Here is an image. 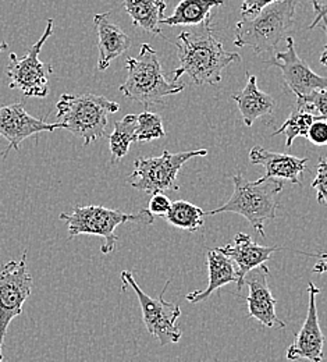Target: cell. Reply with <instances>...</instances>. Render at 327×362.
<instances>
[{
    "instance_id": "obj_19",
    "label": "cell",
    "mask_w": 327,
    "mask_h": 362,
    "mask_svg": "<svg viewBox=\"0 0 327 362\" xmlns=\"http://www.w3.org/2000/svg\"><path fill=\"white\" fill-rule=\"evenodd\" d=\"M208 271H209V284L205 290H196L187 294V301L191 304H198L209 298L220 287L237 283V271L235 265L230 258L219 252L216 248L210 250L206 257Z\"/></svg>"
},
{
    "instance_id": "obj_15",
    "label": "cell",
    "mask_w": 327,
    "mask_h": 362,
    "mask_svg": "<svg viewBox=\"0 0 327 362\" xmlns=\"http://www.w3.org/2000/svg\"><path fill=\"white\" fill-rule=\"evenodd\" d=\"M216 250L233 261L235 271H237V290L238 291L242 290L245 277L249 272L259 268L266 261H269L275 252L281 251L280 247L259 245L258 243H255L252 240L251 235H248L245 233H238L234 237L232 244L219 247Z\"/></svg>"
},
{
    "instance_id": "obj_11",
    "label": "cell",
    "mask_w": 327,
    "mask_h": 362,
    "mask_svg": "<svg viewBox=\"0 0 327 362\" xmlns=\"http://www.w3.org/2000/svg\"><path fill=\"white\" fill-rule=\"evenodd\" d=\"M287 47L278 52L268 64L280 69L284 84L297 95V99H304L314 90L327 88V77L316 74L305 60H302L295 49L294 38L287 37Z\"/></svg>"
},
{
    "instance_id": "obj_10",
    "label": "cell",
    "mask_w": 327,
    "mask_h": 362,
    "mask_svg": "<svg viewBox=\"0 0 327 362\" xmlns=\"http://www.w3.org/2000/svg\"><path fill=\"white\" fill-rule=\"evenodd\" d=\"M34 279L27 267V251L20 261H8L0 267V362L3 344L11 320L23 314V307L32 290Z\"/></svg>"
},
{
    "instance_id": "obj_1",
    "label": "cell",
    "mask_w": 327,
    "mask_h": 362,
    "mask_svg": "<svg viewBox=\"0 0 327 362\" xmlns=\"http://www.w3.org/2000/svg\"><path fill=\"white\" fill-rule=\"evenodd\" d=\"M210 21L212 17L179 35L176 46L180 66L173 73L174 83L187 74L198 87L218 84L226 67L241 62L238 53L227 50L218 40Z\"/></svg>"
},
{
    "instance_id": "obj_28",
    "label": "cell",
    "mask_w": 327,
    "mask_h": 362,
    "mask_svg": "<svg viewBox=\"0 0 327 362\" xmlns=\"http://www.w3.org/2000/svg\"><path fill=\"white\" fill-rule=\"evenodd\" d=\"M307 138L314 144V145H318V146H323L327 145V119L325 117H318L309 132H308V136Z\"/></svg>"
},
{
    "instance_id": "obj_35",
    "label": "cell",
    "mask_w": 327,
    "mask_h": 362,
    "mask_svg": "<svg viewBox=\"0 0 327 362\" xmlns=\"http://www.w3.org/2000/svg\"><path fill=\"white\" fill-rule=\"evenodd\" d=\"M235 362H248V361H235Z\"/></svg>"
},
{
    "instance_id": "obj_32",
    "label": "cell",
    "mask_w": 327,
    "mask_h": 362,
    "mask_svg": "<svg viewBox=\"0 0 327 362\" xmlns=\"http://www.w3.org/2000/svg\"><path fill=\"white\" fill-rule=\"evenodd\" d=\"M316 257H319V261H318V264L314 267L312 272H314V273H326L327 252H323V254H318Z\"/></svg>"
},
{
    "instance_id": "obj_17",
    "label": "cell",
    "mask_w": 327,
    "mask_h": 362,
    "mask_svg": "<svg viewBox=\"0 0 327 362\" xmlns=\"http://www.w3.org/2000/svg\"><path fill=\"white\" fill-rule=\"evenodd\" d=\"M249 160L252 165H262L266 169V177L283 179L292 184H301L299 176L308 165V158L272 152L259 145L249 151Z\"/></svg>"
},
{
    "instance_id": "obj_26",
    "label": "cell",
    "mask_w": 327,
    "mask_h": 362,
    "mask_svg": "<svg viewBox=\"0 0 327 362\" xmlns=\"http://www.w3.org/2000/svg\"><path fill=\"white\" fill-rule=\"evenodd\" d=\"M297 105L307 107L312 113L316 112V116L327 119V88L314 90L304 99H297Z\"/></svg>"
},
{
    "instance_id": "obj_4",
    "label": "cell",
    "mask_w": 327,
    "mask_h": 362,
    "mask_svg": "<svg viewBox=\"0 0 327 362\" xmlns=\"http://www.w3.org/2000/svg\"><path fill=\"white\" fill-rule=\"evenodd\" d=\"M299 1L279 0L252 17H242L235 25L234 45L251 47L256 54L275 49L291 30Z\"/></svg>"
},
{
    "instance_id": "obj_3",
    "label": "cell",
    "mask_w": 327,
    "mask_h": 362,
    "mask_svg": "<svg viewBox=\"0 0 327 362\" xmlns=\"http://www.w3.org/2000/svg\"><path fill=\"white\" fill-rule=\"evenodd\" d=\"M127 80L120 86V92L143 105L145 107L163 103V99L184 90L183 83H170L163 74L157 52L149 45L142 44L137 57L126 60Z\"/></svg>"
},
{
    "instance_id": "obj_5",
    "label": "cell",
    "mask_w": 327,
    "mask_h": 362,
    "mask_svg": "<svg viewBox=\"0 0 327 362\" xmlns=\"http://www.w3.org/2000/svg\"><path fill=\"white\" fill-rule=\"evenodd\" d=\"M56 109V119L60 120L63 129L83 138L84 145H90L105 136L109 115L119 112L120 106L100 95L63 93Z\"/></svg>"
},
{
    "instance_id": "obj_21",
    "label": "cell",
    "mask_w": 327,
    "mask_h": 362,
    "mask_svg": "<svg viewBox=\"0 0 327 362\" xmlns=\"http://www.w3.org/2000/svg\"><path fill=\"white\" fill-rule=\"evenodd\" d=\"M166 7L165 0H124V8L133 24L155 35H162L159 24L165 18Z\"/></svg>"
},
{
    "instance_id": "obj_12",
    "label": "cell",
    "mask_w": 327,
    "mask_h": 362,
    "mask_svg": "<svg viewBox=\"0 0 327 362\" xmlns=\"http://www.w3.org/2000/svg\"><path fill=\"white\" fill-rule=\"evenodd\" d=\"M57 129H63L61 123H47L44 119H37L25 112L24 103L17 102L0 107V136L7 139L8 146L1 153L3 158L8 155L11 149L18 151L20 144L30 136L40 133H53Z\"/></svg>"
},
{
    "instance_id": "obj_23",
    "label": "cell",
    "mask_w": 327,
    "mask_h": 362,
    "mask_svg": "<svg viewBox=\"0 0 327 362\" xmlns=\"http://www.w3.org/2000/svg\"><path fill=\"white\" fill-rule=\"evenodd\" d=\"M203 216L205 212L199 206L183 199L172 202V206L166 214V219L172 226L189 233H195L203 227Z\"/></svg>"
},
{
    "instance_id": "obj_9",
    "label": "cell",
    "mask_w": 327,
    "mask_h": 362,
    "mask_svg": "<svg viewBox=\"0 0 327 362\" xmlns=\"http://www.w3.org/2000/svg\"><path fill=\"white\" fill-rule=\"evenodd\" d=\"M52 34L53 20H47L45 33L23 59L16 53H10L6 70V74L10 78V90H20L28 98H47L49 77L53 74V67L50 63H42L40 60V54Z\"/></svg>"
},
{
    "instance_id": "obj_20",
    "label": "cell",
    "mask_w": 327,
    "mask_h": 362,
    "mask_svg": "<svg viewBox=\"0 0 327 362\" xmlns=\"http://www.w3.org/2000/svg\"><path fill=\"white\" fill-rule=\"evenodd\" d=\"M225 0H180L170 17H165L160 24L170 27H196L212 17V8L222 6Z\"/></svg>"
},
{
    "instance_id": "obj_30",
    "label": "cell",
    "mask_w": 327,
    "mask_h": 362,
    "mask_svg": "<svg viewBox=\"0 0 327 362\" xmlns=\"http://www.w3.org/2000/svg\"><path fill=\"white\" fill-rule=\"evenodd\" d=\"M276 1H279V0H242L241 16L242 17H252V16L258 14L266 6H269L272 3H276Z\"/></svg>"
},
{
    "instance_id": "obj_18",
    "label": "cell",
    "mask_w": 327,
    "mask_h": 362,
    "mask_svg": "<svg viewBox=\"0 0 327 362\" xmlns=\"http://www.w3.org/2000/svg\"><path fill=\"white\" fill-rule=\"evenodd\" d=\"M242 116V122L246 127H251L255 120L270 115L275 110V99L258 88L256 77L246 73V84L239 93L232 95Z\"/></svg>"
},
{
    "instance_id": "obj_8",
    "label": "cell",
    "mask_w": 327,
    "mask_h": 362,
    "mask_svg": "<svg viewBox=\"0 0 327 362\" xmlns=\"http://www.w3.org/2000/svg\"><path fill=\"white\" fill-rule=\"evenodd\" d=\"M121 280L124 284L123 290L129 284L137 294L138 301H140L141 311H142V319H143L145 327L149 332V334L156 337L159 340L160 346L179 343L183 333H182L180 327L176 325V322L182 315V308L177 304L165 301V298H163V296L170 284V280L166 281L162 293L156 298H152L143 290H141V287L136 281L134 274L131 272H121Z\"/></svg>"
},
{
    "instance_id": "obj_7",
    "label": "cell",
    "mask_w": 327,
    "mask_h": 362,
    "mask_svg": "<svg viewBox=\"0 0 327 362\" xmlns=\"http://www.w3.org/2000/svg\"><path fill=\"white\" fill-rule=\"evenodd\" d=\"M206 155V149H196L177 153L163 151L160 156L138 158L134 162V172L130 175L129 182L133 188L149 195L166 191H179L180 184L177 176L182 168L189 159Z\"/></svg>"
},
{
    "instance_id": "obj_33",
    "label": "cell",
    "mask_w": 327,
    "mask_h": 362,
    "mask_svg": "<svg viewBox=\"0 0 327 362\" xmlns=\"http://www.w3.org/2000/svg\"><path fill=\"white\" fill-rule=\"evenodd\" d=\"M322 21H323L322 28H323V31L326 33V45L323 47V52H322V54H321V63L327 67V17H325Z\"/></svg>"
},
{
    "instance_id": "obj_2",
    "label": "cell",
    "mask_w": 327,
    "mask_h": 362,
    "mask_svg": "<svg viewBox=\"0 0 327 362\" xmlns=\"http://www.w3.org/2000/svg\"><path fill=\"white\" fill-rule=\"evenodd\" d=\"M233 184L232 198L222 206L205 212V215L213 216L226 212L241 215L265 238V223L276 219L278 215L279 195L284 188L283 182L266 176L249 181L244 179L242 175H235Z\"/></svg>"
},
{
    "instance_id": "obj_25",
    "label": "cell",
    "mask_w": 327,
    "mask_h": 362,
    "mask_svg": "<svg viewBox=\"0 0 327 362\" xmlns=\"http://www.w3.org/2000/svg\"><path fill=\"white\" fill-rule=\"evenodd\" d=\"M136 136L138 142L152 141L166 136L163 129L162 117L153 112L145 110L140 116H137V130Z\"/></svg>"
},
{
    "instance_id": "obj_13",
    "label": "cell",
    "mask_w": 327,
    "mask_h": 362,
    "mask_svg": "<svg viewBox=\"0 0 327 362\" xmlns=\"http://www.w3.org/2000/svg\"><path fill=\"white\" fill-rule=\"evenodd\" d=\"M321 293V288L316 287L312 281L308 284V314L301 330L297 333L292 344L287 350V358L290 361L308 360L309 362L323 361V349H325V334L319 325L316 297Z\"/></svg>"
},
{
    "instance_id": "obj_29",
    "label": "cell",
    "mask_w": 327,
    "mask_h": 362,
    "mask_svg": "<svg viewBox=\"0 0 327 362\" xmlns=\"http://www.w3.org/2000/svg\"><path fill=\"white\" fill-rule=\"evenodd\" d=\"M172 206V201L169 197H166L163 192H157L153 194L150 201H149V206L148 211L153 215V216H166V214L169 212Z\"/></svg>"
},
{
    "instance_id": "obj_16",
    "label": "cell",
    "mask_w": 327,
    "mask_h": 362,
    "mask_svg": "<svg viewBox=\"0 0 327 362\" xmlns=\"http://www.w3.org/2000/svg\"><path fill=\"white\" fill-rule=\"evenodd\" d=\"M95 28L97 34V70L105 71L113 60L126 53L131 46V38L110 20V13L96 14Z\"/></svg>"
},
{
    "instance_id": "obj_27",
    "label": "cell",
    "mask_w": 327,
    "mask_h": 362,
    "mask_svg": "<svg viewBox=\"0 0 327 362\" xmlns=\"http://www.w3.org/2000/svg\"><path fill=\"white\" fill-rule=\"evenodd\" d=\"M312 188L316 191L318 202L327 206V156L319 159L316 177L312 181Z\"/></svg>"
},
{
    "instance_id": "obj_22",
    "label": "cell",
    "mask_w": 327,
    "mask_h": 362,
    "mask_svg": "<svg viewBox=\"0 0 327 362\" xmlns=\"http://www.w3.org/2000/svg\"><path fill=\"white\" fill-rule=\"evenodd\" d=\"M136 130H137L136 115H127L121 120L114 122V130L109 136L112 163L119 162L129 153L131 144L137 141Z\"/></svg>"
},
{
    "instance_id": "obj_24",
    "label": "cell",
    "mask_w": 327,
    "mask_h": 362,
    "mask_svg": "<svg viewBox=\"0 0 327 362\" xmlns=\"http://www.w3.org/2000/svg\"><path fill=\"white\" fill-rule=\"evenodd\" d=\"M319 116H316L315 113H312L307 107H304L301 105H297L295 109L288 116V119L284 122V124L281 126L279 130H276L272 136H276L279 134H284L285 136V146L290 148L295 138H298V136H305L307 138L312 123Z\"/></svg>"
},
{
    "instance_id": "obj_6",
    "label": "cell",
    "mask_w": 327,
    "mask_h": 362,
    "mask_svg": "<svg viewBox=\"0 0 327 362\" xmlns=\"http://www.w3.org/2000/svg\"><path fill=\"white\" fill-rule=\"evenodd\" d=\"M60 221L67 223L70 237L76 235H99L105 238L102 245V254H110L114 251L119 237L116 228L127 222H136L142 225H152L155 216L148 211L138 214H126L117 209H109L99 205L76 206L71 212H63L59 216Z\"/></svg>"
},
{
    "instance_id": "obj_34",
    "label": "cell",
    "mask_w": 327,
    "mask_h": 362,
    "mask_svg": "<svg viewBox=\"0 0 327 362\" xmlns=\"http://www.w3.org/2000/svg\"><path fill=\"white\" fill-rule=\"evenodd\" d=\"M7 47H8V44H7V42H0V53H1V52H4Z\"/></svg>"
},
{
    "instance_id": "obj_14",
    "label": "cell",
    "mask_w": 327,
    "mask_h": 362,
    "mask_svg": "<svg viewBox=\"0 0 327 362\" xmlns=\"http://www.w3.org/2000/svg\"><path fill=\"white\" fill-rule=\"evenodd\" d=\"M269 268L263 264L259 268L249 272L245 277L244 284L249 287V294L246 297L248 317L256 319L266 327H285V323L278 317L276 314V298L268 284Z\"/></svg>"
},
{
    "instance_id": "obj_31",
    "label": "cell",
    "mask_w": 327,
    "mask_h": 362,
    "mask_svg": "<svg viewBox=\"0 0 327 362\" xmlns=\"http://www.w3.org/2000/svg\"><path fill=\"white\" fill-rule=\"evenodd\" d=\"M314 10H315V20L314 23L309 25V30L315 28L325 17H327V0H311Z\"/></svg>"
}]
</instances>
